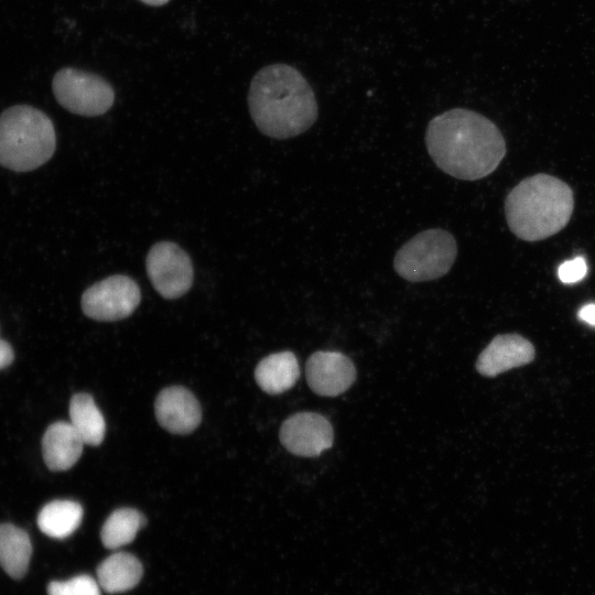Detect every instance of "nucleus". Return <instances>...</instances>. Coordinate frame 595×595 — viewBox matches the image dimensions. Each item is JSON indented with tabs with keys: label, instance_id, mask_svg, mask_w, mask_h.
I'll list each match as a JSON object with an SVG mask.
<instances>
[{
	"label": "nucleus",
	"instance_id": "nucleus-24",
	"mask_svg": "<svg viewBox=\"0 0 595 595\" xmlns=\"http://www.w3.org/2000/svg\"><path fill=\"white\" fill-rule=\"evenodd\" d=\"M140 1L148 6L160 7L167 3L170 0H140Z\"/></svg>",
	"mask_w": 595,
	"mask_h": 595
},
{
	"label": "nucleus",
	"instance_id": "nucleus-15",
	"mask_svg": "<svg viewBox=\"0 0 595 595\" xmlns=\"http://www.w3.org/2000/svg\"><path fill=\"white\" fill-rule=\"evenodd\" d=\"M141 562L132 554L117 552L97 567V582L107 593H122L133 588L142 577Z\"/></svg>",
	"mask_w": 595,
	"mask_h": 595
},
{
	"label": "nucleus",
	"instance_id": "nucleus-9",
	"mask_svg": "<svg viewBox=\"0 0 595 595\" xmlns=\"http://www.w3.org/2000/svg\"><path fill=\"white\" fill-rule=\"evenodd\" d=\"M282 445L292 454L317 456L333 445L329 421L315 412H299L289 416L279 433Z\"/></svg>",
	"mask_w": 595,
	"mask_h": 595
},
{
	"label": "nucleus",
	"instance_id": "nucleus-20",
	"mask_svg": "<svg viewBox=\"0 0 595 595\" xmlns=\"http://www.w3.org/2000/svg\"><path fill=\"white\" fill-rule=\"evenodd\" d=\"M47 595H100V586L89 575H78L66 581H53Z\"/></svg>",
	"mask_w": 595,
	"mask_h": 595
},
{
	"label": "nucleus",
	"instance_id": "nucleus-1",
	"mask_svg": "<svg viewBox=\"0 0 595 595\" xmlns=\"http://www.w3.org/2000/svg\"><path fill=\"white\" fill-rule=\"evenodd\" d=\"M425 145L435 165L446 174L476 181L491 174L506 155V141L485 116L454 108L428 125Z\"/></svg>",
	"mask_w": 595,
	"mask_h": 595
},
{
	"label": "nucleus",
	"instance_id": "nucleus-12",
	"mask_svg": "<svg viewBox=\"0 0 595 595\" xmlns=\"http://www.w3.org/2000/svg\"><path fill=\"white\" fill-rule=\"evenodd\" d=\"M534 358V347L518 334L497 335L480 353L476 361L477 371L495 377L511 368L529 364Z\"/></svg>",
	"mask_w": 595,
	"mask_h": 595
},
{
	"label": "nucleus",
	"instance_id": "nucleus-13",
	"mask_svg": "<svg viewBox=\"0 0 595 595\" xmlns=\"http://www.w3.org/2000/svg\"><path fill=\"white\" fill-rule=\"evenodd\" d=\"M84 444L71 422L52 423L42 437V455L45 465L53 472L69 469L79 459Z\"/></svg>",
	"mask_w": 595,
	"mask_h": 595
},
{
	"label": "nucleus",
	"instance_id": "nucleus-6",
	"mask_svg": "<svg viewBox=\"0 0 595 595\" xmlns=\"http://www.w3.org/2000/svg\"><path fill=\"white\" fill-rule=\"evenodd\" d=\"M52 89L62 107L85 117L104 115L115 101V90L104 77L74 67L57 71Z\"/></svg>",
	"mask_w": 595,
	"mask_h": 595
},
{
	"label": "nucleus",
	"instance_id": "nucleus-17",
	"mask_svg": "<svg viewBox=\"0 0 595 595\" xmlns=\"http://www.w3.org/2000/svg\"><path fill=\"white\" fill-rule=\"evenodd\" d=\"M69 419L83 442L87 445H99L106 433V422L93 397L79 392L69 401Z\"/></svg>",
	"mask_w": 595,
	"mask_h": 595
},
{
	"label": "nucleus",
	"instance_id": "nucleus-4",
	"mask_svg": "<svg viewBox=\"0 0 595 595\" xmlns=\"http://www.w3.org/2000/svg\"><path fill=\"white\" fill-rule=\"evenodd\" d=\"M56 134L41 110L15 105L0 115V164L15 172L34 170L54 154Z\"/></svg>",
	"mask_w": 595,
	"mask_h": 595
},
{
	"label": "nucleus",
	"instance_id": "nucleus-11",
	"mask_svg": "<svg viewBox=\"0 0 595 595\" xmlns=\"http://www.w3.org/2000/svg\"><path fill=\"white\" fill-rule=\"evenodd\" d=\"M154 411L159 424L173 434H188L202 420L197 399L181 386L161 390L154 402Z\"/></svg>",
	"mask_w": 595,
	"mask_h": 595
},
{
	"label": "nucleus",
	"instance_id": "nucleus-14",
	"mask_svg": "<svg viewBox=\"0 0 595 595\" xmlns=\"http://www.w3.org/2000/svg\"><path fill=\"white\" fill-rule=\"evenodd\" d=\"M300 377V367L291 351L271 354L255 369L258 386L269 394H279L292 388Z\"/></svg>",
	"mask_w": 595,
	"mask_h": 595
},
{
	"label": "nucleus",
	"instance_id": "nucleus-7",
	"mask_svg": "<svg viewBox=\"0 0 595 595\" xmlns=\"http://www.w3.org/2000/svg\"><path fill=\"white\" fill-rule=\"evenodd\" d=\"M140 300V288L132 278L113 274L87 288L80 304L84 314L89 318L113 322L130 316Z\"/></svg>",
	"mask_w": 595,
	"mask_h": 595
},
{
	"label": "nucleus",
	"instance_id": "nucleus-23",
	"mask_svg": "<svg viewBox=\"0 0 595 595\" xmlns=\"http://www.w3.org/2000/svg\"><path fill=\"white\" fill-rule=\"evenodd\" d=\"M578 317L585 323L595 326V304L584 305L578 311Z\"/></svg>",
	"mask_w": 595,
	"mask_h": 595
},
{
	"label": "nucleus",
	"instance_id": "nucleus-8",
	"mask_svg": "<svg viewBox=\"0 0 595 595\" xmlns=\"http://www.w3.org/2000/svg\"><path fill=\"white\" fill-rule=\"evenodd\" d=\"M148 278L155 291L167 300L184 295L192 286L194 270L190 256L172 241L153 245L145 259Z\"/></svg>",
	"mask_w": 595,
	"mask_h": 595
},
{
	"label": "nucleus",
	"instance_id": "nucleus-18",
	"mask_svg": "<svg viewBox=\"0 0 595 595\" xmlns=\"http://www.w3.org/2000/svg\"><path fill=\"white\" fill-rule=\"evenodd\" d=\"M83 519L82 506L73 500H53L37 515V526L46 536L54 539L69 537Z\"/></svg>",
	"mask_w": 595,
	"mask_h": 595
},
{
	"label": "nucleus",
	"instance_id": "nucleus-21",
	"mask_svg": "<svg viewBox=\"0 0 595 595\" xmlns=\"http://www.w3.org/2000/svg\"><path fill=\"white\" fill-rule=\"evenodd\" d=\"M587 273V264L583 257L563 262L558 270L559 279L565 284L581 281Z\"/></svg>",
	"mask_w": 595,
	"mask_h": 595
},
{
	"label": "nucleus",
	"instance_id": "nucleus-22",
	"mask_svg": "<svg viewBox=\"0 0 595 595\" xmlns=\"http://www.w3.org/2000/svg\"><path fill=\"white\" fill-rule=\"evenodd\" d=\"M14 359V353L10 344L0 339V370L7 368Z\"/></svg>",
	"mask_w": 595,
	"mask_h": 595
},
{
	"label": "nucleus",
	"instance_id": "nucleus-16",
	"mask_svg": "<svg viewBox=\"0 0 595 595\" xmlns=\"http://www.w3.org/2000/svg\"><path fill=\"white\" fill-rule=\"evenodd\" d=\"M32 554L29 534L21 528L0 524V566L13 578H21L28 571Z\"/></svg>",
	"mask_w": 595,
	"mask_h": 595
},
{
	"label": "nucleus",
	"instance_id": "nucleus-3",
	"mask_svg": "<svg viewBox=\"0 0 595 595\" xmlns=\"http://www.w3.org/2000/svg\"><path fill=\"white\" fill-rule=\"evenodd\" d=\"M574 208L572 188L562 180L539 173L518 183L505 199L510 230L526 241H539L561 231Z\"/></svg>",
	"mask_w": 595,
	"mask_h": 595
},
{
	"label": "nucleus",
	"instance_id": "nucleus-19",
	"mask_svg": "<svg viewBox=\"0 0 595 595\" xmlns=\"http://www.w3.org/2000/svg\"><path fill=\"white\" fill-rule=\"evenodd\" d=\"M145 524L143 515L133 508H119L105 521L100 538L102 544L110 550L130 543Z\"/></svg>",
	"mask_w": 595,
	"mask_h": 595
},
{
	"label": "nucleus",
	"instance_id": "nucleus-5",
	"mask_svg": "<svg viewBox=\"0 0 595 595\" xmlns=\"http://www.w3.org/2000/svg\"><path fill=\"white\" fill-rule=\"evenodd\" d=\"M456 256L454 236L445 229L431 228L416 234L398 249L393 268L407 281H432L451 270Z\"/></svg>",
	"mask_w": 595,
	"mask_h": 595
},
{
	"label": "nucleus",
	"instance_id": "nucleus-10",
	"mask_svg": "<svg viewBox=\"0 0 595 595\" xmlns=\"http://www.w3.org/2000/svg\"><path fill=\"white\" fill-rule=\"evenodd\" d=\"M305 376L310 388L316 394L335 397L353 385L356 369L353 361L344 354L321 350L307 359Z\"/></svg>",
	"mask_w": 595,
	"mask_h": 595
},
{
	"label": "nucleus",
	"instance_id": "nucleus-2",
	"mask_svg": "<svg viewBox=\"0 0 595 595\" xmlns=\"http://www.w3.org/2000/svg\"><path fill=\"white\" fill-rule=\"evenodd\" d=\"M248 106L259 131L278 140L305 132L318 115L307 80L296 68L282 63L257 72L248 91Z\"/></svg>",
	"mask_w": 595,
	"mask_h": 595
}]
</instances>
